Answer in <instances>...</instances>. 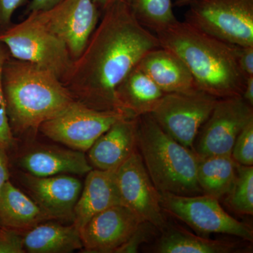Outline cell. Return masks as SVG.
I'll return each instance as SVG.
<instances>
[{
	"label": "cell",
	"mask_w": 253,
	"mask_h": 253,
	"mask_svg": "<svg viewBox=\"0 0 253 253\" xmlns=\"http://www.w3.org/2000/svg\"><path fill=\"white\" fill-rule=\"evenodd\" d=\"M126 118L134 117L119 110L91 109L75 100L62 113L42 123L39 129L51 140L84 153L114 123Z\"/></svg>",
	"instance_id": "9c48e42d"
},
{
	"label": "cell",
	"mask_w": 253,
	"mask_h": 253,
	"mask_svg": "<svg viewBox=\"0 0 253 253\" xmlns=\"http://www.w3.org/2000/svg\"><path fill=\"white\" fill-rule=\"evenodd\" d=\"M185 21L221 41L253 46V0H194Z\"/></svg>",
	"instance_id": "8992f818"
},
{
	"label": "cell",
	"mask_w": 253,
	"mask_h": 253,
	"mask_svg": "<svg viewBox=\"0 0 253 253\" xmlns=\"http://www.w3.org/2000/svg\"><path fill=\"white\" fill-rule=\"evenodd\" d=\"M63 0H31L28 11L30 13L44 11L52 9Z\"/></svg>",
	"instance_id": "d6a6232c"
},
{
	"label": "cell",
	"mask_w": 253,
	"mask_h": 253,
	"mask_svg": "<svg viewBox=\"0 0 253 253\" xmlns=\"http://www.w3.org/2000/svg\"><path fill=\"white\" fill-rule=\"evenodd\" d=\"M165 93L138 66L116 88L118 109L134 118L151 113Z\"/></svg>",
	"instance_id": "d6986e66"
},
{
	"label": "cell",
	"mask_w": 253,
	"mask_h": 253,
	"mask_svg": "<svg viewBox=\"0 0 253 253\" xmlns=\"http://www.w3.org/2000/svg\"><path fill=\"white\" fill-rule=\"evenodd\" d=\"M96 4L97 7L99 8L100 11L103 12L105 9H107L111 4H114L116 1L120 0H93Z\"/></svg>",
	"instance_id": "e575fe53"
},
{
	"label": "cell",
	"mask_w": 253,
	"mask_h": 253,
	"mask_svg": "<svg viewBox=\"0 0 253 253\" xmlns=\"http://www.w3.org/2000/svg\"><path fill=\"white\" fill-rule=\"evenodd\" d=\"M159 46L156 35L138 21L125 0H120L103 11L63 83L75 100L91 109L121 111L116 88L145 55Z\"/></svg>",
	"instance_id": "6da1fadb"
},
{
	"label": "cell",
	"mask_w": 253,
	"mask_h": 253,
	"mask_svg": "<svg viewBox=\"0 0 253 253\" xmlns=\"http://www.w3.org/2000/svg\"><path fill=\"white\" fill-rule=\"evenodd\" d=\"M9 59V53L6 47L0 43V145L7 149L14 143L13 132L10 126L6 101H5L4 88H3L2 75L5 63Z\"/></svg>",
	"instance_id": "484cf974"
},
{
	"label": "cell",
	"mask_w": 253,
	"mask_h": 253,
	"mask_svg": "<svg viewBox=\"0 0 253 253\" xmlns=\"http://www.w3.org/2000/svg\"><path fill=\"white\" fill-rule=\"evenodd\" d=\"M116 181L123 206L144 221L163 231L166 221L161 206V193L146 170L140 154L136 151L116 171Z\"/></svg>",
	"instance_id": "7c38bea8"
},
{
	"label": "cell",
	"mask_w": 253,
	"mask_h": 253,
	"mask_svg": "<svg viewBox=\"0 0 253 253\" xmlns=\"http://www.w3.org/2000/svg\"><path fill=\"white\" fill-rule=\"evenodd\" d=\"M2 83L12 132L39 129L75 101L54 73L27 61L9 58L3 69Z\"/></svg>",
	"instance_id": "3957f363"
},
{
	"label": "cell",
	"mask_w": 253,
	"mask_h": 253,
	"mask_svg": "<svg viewBox=\"0 0 253 253\" xmlns=\"http://www.w3.org/2000/svg\"><path fill=\"white\" fill-rule=\"evenodd\" d=\"M144 221L130 209L116 205L96 214L80 230L85 253H116Z\"/></svg>",
	"instance_id": "4fadbf2b"
},
{
	"label": "cell",
	"mask_w": 253,
	"mask_h": 253,
	"mask_svg": "<svg viewBox=\"0 0 253 253\" xmlns=\"http://www.w3.org/2000/svg\"><path fill=\"white\" fill-rule=\"evenodd\" d=\"M241 97L248 104L253 106V76L246 78V84Z\"/></svg>",
	"instance_id": "836d02e7"
},
{
	"label": "cell",
	"mask_w": 253,
	"mask_h": 253,
	"mask_svg": "<svg viewBox=\"0 0 253 253\" xmlns=\"http://www.w3.org/2000/svg\"><path fill=\"white\" fill-rule=\"evenodd\" d=\"M237 61L245 78L253 76V46H237Z\"/></svg>",
	"instance_id": "4dcf8cb0"
},
{
	"label": "cell",
	"mask_w": 253,
	"mask_h": 253,
	"mask_svg": "<svg viewBox=\"0 0 253 253\" xmlns=\"http://www.w3.org/2000/svg\"><path fill=\"white\" fill-rule=\"evenodd\" d=\"M156 36L160 46L185 63L201 90L218 99L241 96L246 78L238 63V46L178 20Z\"/></svg>",
	"instance_id": "7a4b0ae2"
},
{
	"label": "cell",
	"mask_w": 253,
	"mask_h": 253,
	"mask_svg": "<svg viewBox=\"0 0 253 253\" xmlns=\"http://www.w3.org/2000/svg\"><path fill=\"white\" fill-rule=\"evenodd\" d=\"M49 218L31 198L6 181L0 191V226L20 231L30 230Z\"/></svg>",
	"instance_id": "ffe728a7"
},
{
	"label": "cell",
	"mask_w": 253,
	"mask_h": 253,
	"mask_svg": "<svg viewBox=\"0 0 253 253\" xmlns=\"http://www.w3.org/2000/svg\"><path fill=\"white\" fill-rule=\"evenodd\" d=\"M161 206L163 212L182 221L203 236L223 234L253 241L252 228L228 214L217 198L206 194L184 196L161 193Z\"/></svg>",
	"instance_id": "52a82bcc"
},
{
	"label": "cell",
	"mask_w": 253,
	"mask_h": 253,
	"mask_svg": "<svg viewBox=\"0 0 253 253\" xmlns=\"http://www.w3.org/2000/svg\"><path fill=\"white\" fill-rule=\"evenodd\" d=\"M156 249L159 253H229L238 250L230 241L206 239L178 228L165 229Z\"/></svg>",
	"instance_id": "603a6c76"
},
{
	"label": "cell",
	"mask_w": 253,
	"mask_h": 253,
	"mask_svg": "<svg viewBox=\"0 0 253 253\" xmlns=\"http://www.w3.org/2000/svg\"><path fill=\"white\" fill-rule=\"evenodd\" d=\"M9 164L6 149L0 145V191L6 181H9Z\"/></svg>",
	"instance_id": "1f68e13d"
},
{
	"label": "cell",
	"mask_w": 253,
	"mask_h": 253,
	"mask_svg": "<svg viewBox=\"0 0 253 253\" xmlns=\"http://www.w3.org/2000/svg\"><path fill=\"white\" fill-rule=\"evenodd\" d=\"M0 43L14 59L45 68L62 82L72 68L74 60L66 44L44 26L34 13H30L22 22L1 31Z\"/></svg>",
	"instance_id": "5b68a950"
},
{
	"label": "cell",
	"mask_w": 253,
	"mask_h": 253,
	"mask_svg": "<svg viewBox=\"0 0 253 253\" xmlns=\"http://www.w3.org/2000/svg\"><path fill=\"white\" fill-rule=\"evenodd\" d=\"M21 180L31 199L49 219L72 221L83 184L67 174L36 176L23 173Z\"/></svg>",
	"instance_id": "5bb4252c"
},
{
	"label": "cell",
	"mask_w": 253,
	"mask_h": 253,
	"mask_svg": "<svg viewBox=\"0 0 253 253\" xmlns=\"http://www.w3.org/2000/svg\"><path fill=\"white\" fill-rule=\"evenodd\" d=\"M231 156L238 164L253 166V120L245 126L236 138Z\"/></svg>",
	"instance_id": "4316f807"
},
{
	"label": "cell",
	"mask_w": 253,
	"mask_h": 253,
	"mask_svg": "<svg viewBox=\"0 0 253 253\" xmlns=\"http://www.w3.org/2000/svg\"><path fill=\"white\" fill-rule=\"evenodd\" d=\"M86 174L73 212V224L79 230L96 214L122 204L116 171L92 169Z\"/></svg>",
	"instance_id": "2e32d148"
},
{
	"label": "cell",
	"mask_w": 253,
	"mask_h": 253,
	"mask_svg": "<svg viewBox=\"0 0 253 253\" xmlns=\"http://www.w3.org/2000/svg\"><path fill=\"white\" fill-rule=\"evenodd\" d=\"M137 146L160 193L193 196L202 193L197 181L199 155L163 130L150 113L136 118Z\"/></svg>",
	"instance_id": "277c9868"
},
{
	"label": "cell",
	"mask_w": 253,
	"mask_h": 253,
	"mask_svg": "<svg viewBox=\"0 0 253 253\" xmlns=\"http://www.w3.org/2000/svg\"><path fill=\"white\" fill-rule=\"evenodd\" d=\"M28 174L49 176L72 174L83 175L93 169L84 152L56 146H41L28 151L20 160Z\"/></svg>",
	"instance_id": "e0dca14e"
},
{
	"label": "cell",
	"mask_w": 253,
	"mask_h": 253,
	"mask_svg": "<svg viewBox=\"0 0 253 253\" xmlns=\"http://www.w3.org/2000/svg\"><path fill=\"white\" fill-rule=\"evenodd\" d=\"M0 227H1V226H0Z\"/></svg>",
	"instance_id": "8d00e7d4"
},
{
	"label": "cell",
	"mask_w": 253,
	"mask_h": 253,
	"mask_svg": "<svg viewBox=\"0 0 253 253\" xmlns=\"http://www.w3.org/2000/svg\"><path fill=\"white\" fill-rule=\"evenodd\" d=\"M229 206L241 214H253V167L238 165L235 179L227 194Z\"/></svg>",
	"instance_id": "d4e9b609"
},
{
	"label": "cell",
	"mask_w": 253,
	"mask_h": 253,
	"mask_svg": "<svg viewBox=\"0 0 253 253\" xmlns=\"http://www.w3.org/2000/svg\"><path fill=\"white\" fill-rule=\"evenodd\" d=\"M238 165L230 155L200 156L197 181L202 193L218 199L227 194L235 179Z\"/></svg>",
	"instance_id": "7402d4cb"
},
{
	"label": "cell",
	"mask_w": 253,
	"mask_h": 253,
	"mask_svg": "<svg viewBox=\"0 0 253 253\" xmlns=\"http://www.w3.org/2000/svg\"><path fill=\"white\" fill-rule=\"evenodd\" d=\"M23 247L31 253H69L83 249L81 233L73 224L41 223L23 236Z\"/></svg>",
	"instance_id": "44dd1931"
},
{
	"label": "cell",
	"mask_w": 253,
	"mask_h": 253,
	"mask_svg": "<svg viewBox=\"0 0 253 253\" xmlns=\"http://www.w3.org/2000/svg\"><path fill=\"white\" fill-rule=\"evenodd\" d=\"M26 253L19 231L0 227V253Z\"/></svg>",
	"instance_id": "83f0119b"
},
{
	"label": "cell",
	"mask_w": 253,
	"mask_h": 253,
	"mask_svg": "<svg viewBox=\"0 0 253 253\" xmlns=\"http://www.w3.org/2000/svg\"><path fill=\"white\" fill-rule=\"evenodd\" d=\"M32 13L66 44L74 61L84 51L101 17L93 0H63L52 9Z\"/></svg>",
	"instance_id": "8fae6325"
},
{
	"label": "cell",
	"mask_w": 253,
	"mask_h": 253,
	"mask_svg": "<svg viewBox=\"0 0 253 253\" xmlns=\"http://www.w3.org/2000/svg\"><path fill=\"white\" fill-rule=\"evenodd\" d=\"M152 224L149 222L144 221L141 223L140 226L138 227L135 232L131 236L130 239L119 248L116 253H136L138 248L142 243L145 242L146 240L149 239L150 236L152 233V229L151 226Z\"/></svg>",
	"instance_id": "f1b7e54d"
},
{
	"label": "cell",
	"mask_w": 253,
	"mask_h": 253,
	"mask_svg": "<svg viewBox=\"0 0 253 253\" xmlns=\"http://www.w3.org/2000/svg\"><path fill=\"white\" fill-rule=\"evenodd\" d=\"M137 148V120L126 118L114 123L88 150L92 168L116 171Z\"/></svg>",
	"instance_id": "9a60e30c"
},
{
	"label": "cell",
	"mask_w": 253,
	"mask_h": 253,
	"mask_svg": "<svg viewBox=\"0 0 253 253\" xmlns=\"http://www.w3.org/2000/svg\"><path fill=\"white\" fill-rule=\"evenodd\" d=\"M217 100L199 88L168 93L150 114L168 135L185 147L194 149L195 139Z\"/></svg>",
	"instance_id": "ba28073f"
},
{
	"label": "cell",
	"mask_w": 253,
	"mask_h": 253,
	"mask_svg": "<svg viewBox=\"0 0 253 253\" xmlns=\"http://www.w3.org/2000/svg\"><path fill=\"white\" fill-rule=\"evenodd\" d=\"M194 0H175L174 5L178 7H182V6H188Z\"/></svg>",
	"instance_id": "d590c367"
},
{
	"label": "cell",
	"mask_w": 253,
	"mask_h": 253,
	"mask_svg": "<svg viewBox=\"0 0 253 253\" xmlns=\"http://www.w3.org/2000/svg\"><path fill=\"white\" fill-rule=\"evenodd\" d=\"M137 66L165 94L199 88L182 60L161 46L149 51Z\"/></svg>",
	"instance_id": "ac0fdd59"
},
{
	"label": "cell",
	"mask_w": 253,
	"mask_h": 253,
	"mask_svg": "<svg viewBox=\"0 0 253 253\" xmlns=\"http://www.w3.org/2000/svg\"><path fill=\"white\" fill-rule=\"evenodd\" d=\"M26 1L27 0H0V27L4 30L9 28L15 11Z\"/></svg>",
	"instance_id": "f546056e"
},
{
	"label": "cell",
	"mask_w": 253,
	"mask_h": 253,
	"mask_svg": "<svg viewBox=\"0 0 253 253\" xmlns=\"http://www.w3.org/2000/svg\"><path fill=\"white\" fill-rule=\"evenodd\" d=\"M253 107L241 96L218 99L198 134L196 152L200 156H231L236 138L253 120Z\"/></svg>",
	"instance_id": "30bf717a"
},
{
	"label": "cell",
	"mask_w": 253,
	"mask_h": 253,
	"mask_svg": "<svg viewBox=\"0 0 253 253\" xmlns=\"http://www.w3.org/2000/svg\"><path fill=\"white\" fill-rule=\"evenodd\" d=\"M139 23L150 31H161L177 21L173 0H125Z\"/></svg>",
	"instance_id": "cb8c5ba5"
}]
</instances>
